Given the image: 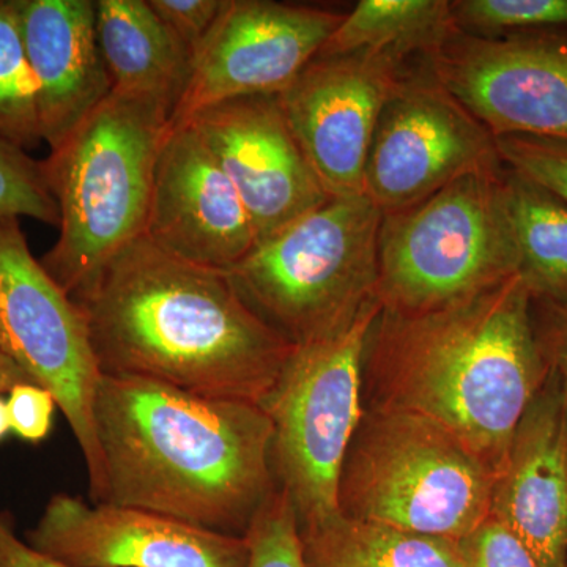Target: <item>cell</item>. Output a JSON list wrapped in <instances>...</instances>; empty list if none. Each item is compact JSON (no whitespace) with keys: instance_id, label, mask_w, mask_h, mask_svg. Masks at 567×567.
<instances>
[{"instance_id":"cell-17","label":"cell","mask_w":567,"mask_h":567,"mask_svg":"<svg viewBox=\"0 0 567 567\" xmlns=\"http://www.w3.org/2000/svg\"><path fill=\"white\" fill-rule=\"evenodd\" d=\"M491 517L516 535L540 567H566L567 435L561 394L550 374L517 425L492 491Z\"/></svg>"},{"instance_id":"cell-21","label":"cell","mask_w":567,"mask_h":567,"mask_svg":"<svg viewBox=\"0 0 567 567\" xmlns=\"http://www.w3.org/2000/svg\"><path fill=\"white\" fill-rule=\"evenodd\" d=\"M502 189L517 274L533 300L567 305V204L506 166Z\"/></svg>"},{"instance_id":"cell-8","label":"cell","mask_w":567,"mask_h":567,"mask_svg":"<svg viewBox=\"0 0 567 567\" xmlns=\"http://www.w3.org/2000/svg\"><path fill=\"white\" fill-rule=\"evenodd\" d=\"M380 311L372 301L339 333L295 346L260 404L274 424L276 483L292 499L300 527L339 514L342 464L364 415L365 346Z\"/></svg>"},{"instance_id":"cell-1","label":"cell","mask_w":567,"mask_h":567,"mask_svg":"<svg viewBox=\"0 0 567 567\" xmlns=\"http://www.w3.org/2000/svg\"><path fill=\"white\" fill-rule=\"evenodd\" d=\"M71 298L102 375L260 405L295 349L227 274L171 256L144 235Z\"/></svg>"},{"instance_id":"cell-3","label":"cell","mask_w":567,"mask_h":567,"mask_svg":"<svg viewBox=\"0 0 567 567\" xmlns=\"http://www.w3.org/2000/svg\"><path fill=\"white\" fill-rule=\"evenodd\" d=\"M522 276L423 312L380 311L369 331V409L416 413L445 427L495 481L522 416L546 383Z\"/></svg>"},{"instance_id":"cell-23","label":"cell","mask_w":567,"mask_h":567,"mask_svg":"<svg viewBox=\"0 0 567 567\" xmlns=\"http://www.w3.org/2000/svg\"><path fill=\"white\" fill-rule=\"evenodd\" d=\"M33 78L18 0H0V137L31 152L41 137Z\"/></svg>"},{"instance_id":"cell-31","label":"cell","mask_w":567,"mask_h":567,"mask_svg":"<svg viewBox=\"0 0 567 567\" xmlns=\"http://www.w3.org/2000/svg\"><path fill=\"white\" fill-rule=\"evenodd\" d=\"M11 434L22 442L39 445L50 436L54 423V395L35 383H22L7 394Z\"/></svg>"},{"instance_id":"cell-11","label":"cell","mask_w":567,"mask_h":567,"mask_svg":"<svg viewBox=\"0 0 567 567\" xmlns=\"http://www.w3.org/2000/svg\"><path fill=\"white\" fill-rule=\"evenodd\" d=\"M424 61L495 137L567 142V31L483 35L454 25Z\"/></svg>"},{"instance_id":"cell-26","label":"cell","mask_w":567,"mask_h":567,"mask_svg":"<svg viewBox=\"0 0 567 567\" xmlns=\"http://www.w3.org/2000/svg\"><path fill=\"white\" fill-rule=\"evenodd\" d=\"M245 537L246 567H306L297 511L279 486L259 507Z\"/></svg>"},{"instance_id":"cell-24","label":"cell","mask_w":567,"mask_h":567,"mask_svg":"<svg viewBox=\"0 0 567 567\" xmlns=\"http://www.w3.org/2000/svg\"><path fill=\"white\" fill-rule=\"evenodd\" d=\"M454 24L483 35L528 31H567V0H456Z\"/></svg>"},{"instance_id":"cell-4","label":"cell","mask_w":567,"mask_h":567,"mask_svg":"<svg viewBox=\"0 0 567 567\" xmlns=\"http://www.w3.org/2000/svg\"><path fill=\"white\" fill-rule=\"evenodd\" d=\"M169 121L151 100L111 92L43 159L61 223L40 262L70 297L144 235Z\"/></svg>"},{"instance_id":"cell-19","label":"cell","mask_w":567,"mask_h":567,"mask_svg":"<svg viewBox=\"0 0 567 567\" xmlns=\"http://www.w3.org/2000/svg\"><path fill=\"white\" fill-rule=\"evenodd\" d=\"M95 31L112 92L151 100L173 115L193 54L148 0H95Z\"/></svg>"},{"instance_id":"cell-20","label":"cell","mask_w":567,"mask_h":567,"mask_svg":"<svg viewBox=\"0 0 567 567\" xmlns=\"http://www.w3.org/2000/svg\"><path fill=\"white\" fill-rule=\"evenodd\" d=\"M300 537L306 567H464L457 540L341 513L300 527Z\"/></svg>"},{"instance_id":"cell-32","label":"cell","mask_w":567,"mask_h":567,"mask_svg":"<svg viewBox=\"0 0 567 567\" xmlns=\"http://www.w3.org/2000/svg\"><path fill=\"white\" fill-rule=\"evenodd\" d=\"M0 567H69L33 550L14 533L9 514L0 513Z\"/></svg>"},{"instance_id":"cell-33","label":"cell","mask_w":567,"mask_h":567,"mask_svg":"<svg viewBox=\"0 0 567 567\" xmlns=\"http://www.w3.org/2000/svg\"><path fill=\"white\" fill-rule=\"evenodd\" d=\"M33 383L20 365L14 364L6 354L0 353V394L7 395L14 386Z\"/></svg>"},{"instance_id":"cell-34","label":"cell","mask_w":567,"mask_h":567,"mask_svg":"<svg viewBox=\"0 0 567 567\" xmlns=\"http://www.w3.org/2000/svg\"><path fill=\"white\" fill-rule=\"evenodd\" d=\"M11 432L9 405L6 395L0 394V442L9 436Z\"/></svg>"},{"instance_id":"cell-6","label":"cell","mask_w":567,"mask_h":567,"mask_svg":"<svg viewBox=\"0 0 567 567\" xmlns=\"http://www.w3.org/2000/svg\"><path fill=\"white\" fill-rule=\"evenodd\" d=\"M495 476L445 427L364 409L339 477L342 516L461 540L491 516Z\"/></svg>"},{"instance_id":"cell-2","label":"cell","mask_w":567,"mask_h":567,"mask_svg":"<svg viewBox=\"0 0 567 567\" xmlns=\"http://www.w3.org/2000/svg\"><path fill=\"white\" fill-rule=\"evenodd\" d=\"M93 423L103 465L96 503L140 507L244 537L278 483L262 406L102 375Z\"/></svg>"},{"instance_id":"cell-12","label":"cell","mask_w":567,"mask_h":567,"mask_svg":"<svg viewBox=\"0 0 567 567\" xmlns=\"http://www.w3.org/2000/svg\"><path fill=\"white\" fill-rule=\"evenodd\" d=\"M346 13L271 0H226L171 115V128L241 96L281 93L322 50Z\"/></svg>"},{"instance_id":"cell-7","label":"cell","mask_w":567,"mask_h":567,"mask_svg":"<svg viewBox=\"0 0 567 567\" xmlns=\"http://www.w3.org/2000/svg\"><path fill=\"white\" fill-rule=\"evenodd\" d=\"M502 169L466 175L427 199L383 215L377 300L383 311L423 315L517 274Z\"/></svg>"},{"instance_id":"cell-27","label":"cell","mask_w":567,"mask_h":567,"mask_svg":"<svg viewBox=\"0 0 567 567\" xmlns=\"http://www.w3.org/2000/svg\"><path fill=\"white\" fill-rule=\"evenodd\" d=\"M495 145L507 169L567 204V142L509 134L495 137Z\"/></svg>"},{"instance_id":"cell-18","label":"cell","mask_w":567,"mask_h":567,"mask_svg":"<svg viewBox=\"0 0 567 567\" xmlns=\"http://www.w3.org/2000/svg\"><path fill=\"white\" fill-rule=\"evenodd\" d=\"M41 137L50 151L111 95L93 0H18Z\"/></svg>"},{"instance_id":"cell-5","label":"cell","mask_w":567,"mask_h":567,"mask_svg":"<svg viewBox=\"0 0 567 567\" xmlns=\"http://www.w3.org/2000/svg\"><path fill=\"white\" fill-rule=\"evenodd\" d=\"M383 213L365 194L330 197L227 274L292 346L344 330L377 300Z\"/></svg>"},{"instance_id":"cell-35","label":"cell","mask_w":567,"mask_h":567,"mask_svg":"<svg viewBox=\"0 0 567 567\" xmlns=\"http://www.w3.org/2000/svg\"><path fill=\"white\" fill-rule=\"evenodd\" d=\"M566 567H567V565H566Z\"/></svg>"},{"instance_id":"cell-22","label":"cell","mask_w":567,"mask_h":567,"mask_svg":"<svg viewBox=\"0 0 567 567\" xmlns=\"http://www.w3.org/2000/svg\"><path fill=\"white\" fill-rule=\"evenodd\" d=\"M454 25L447 0H361L317 58L369 52L406 63L427 58Z\"/></svg>"},{"instance_id":"cell-29","label":"cell","mask_w":567,"mask_h":567,"mask_svg":"<svg viewBox=\"0 0 567 567\" xmlns=\"http://www.w3.org/2000/svg\"><path fill=\"white\" fill-rule=\"evenodd\" d=\"M533 323L548 374L558 383L567 435V305L533 300Z\"/></svg>"},{"instance_id":"cell-15","label":"cell","mask_w":567,"mask_h":567,"mask_svg":"<svg viewBox=\"0 0 567 567\" xmlns=\"http://www.w3.org/2000/svg\"><path fill=\"white\" fill-rule=\"evenodd\" d=\"M185 125L199 134L234 183L259 244L330 199L295 140L278 93L215 104Z\"/></svg>"},{"instance_id":"cell-10","label":"cell","mask_w":567,"mask_h":567,"mask_svg":"<svg viewBox=\"0 0 567 567\" xmlns=\"http://www.w3.org/2000/svg\"><path fill=\"white\" fill-rule=\"evenodd\" d=\"M502 167L494 134L447 93L423 61L406 69L380 114L364 194L390 215L466 175Z\"/></svg>"},{"instance_id":"cell-30","label":"cell","mask_w":567,"mask_h":567,"mask_svg":"<svg viewBox=\"0 0 567 567\" xmlns=\"http://www.w3.org/2000/svg\"><path fill=\"white\" fill-rule=\"evenodd\" d=\"M148 3L194 55L212 32L226 0H148Z\"/></svg>"},{"instance_id":"cell-14","label":"cell","mask_w":567,"mask_h":567,"mask_svg":"<svg viewBox=\"0 0 567 567\" xmlns=\"http://www.w3.org/2000/svg\"><path fill=\"white\" fill-rule=\"evenodd\" d=\"M25 543L69 567H246V537L140 507L52 495Z\"/></svg>"},{"instance_id":"cell-13","label":"cell","mask_w":567,"mask_h":567,"mask_svg":"<svg viewBox=\"0 0 567 567\" xmlns=\"http://www.w3.org/2000/svg\"><path fill=\"white\" fill-rule=\"evenodd\" d=\"M406 69L369 52L316 58L278 93L295 140L328 196L364 194L377 123Z\"/></svg>"},{"instance_id":"cell-16","label":"cell","mask_w":567,"mask_h":567,"mask_svg":"<svg viewBox=\"0 0 567 567\" xmlns=\"http://www.w3.org/2000/svg\"><path fill=\"white\" fill-rule=\"evenodd\" d=\"M144 237L185 262L229 274L259 240L240 194L192 126L164 142Z\"/></svg>"},{"instance_id":"cell-25","label":"cell","mask_w":567,"mask_h":567,"mask_svg":"<svg viewBox=\"0 0 567 567\" xmlns=\"http://www.w3.org/2000/svg\"><path fill=\"white\" fill-rule=\"evenodd\" d=\"M9 218H31L52 227L61 223L43 162L0 137V219Z\"/></svg>"},{"instance_id":"cell-28","label":"cell","mask_w":567,"mask_h":567,"mask_svg":"<svg viewBox=\"0 0 567 567\" xmlns=\"http://www.w3.org/2000/svg\"><path fill=\"white\" fill-rule=\"evenodd\" d=\"M457 543L464 567H540L527 546L491 516Z\"/></svg>"},{"instance_id":"cell-9","label":"cell","mask_w":567,"mask_h":567,"mask_svg":"<svg viewBox=\"0 0 567 567\" xmlns=\"http://www.w3.org/2000/svg\"><path fill=\"white\" fill-rule=\"evenodd\" d=\"M0 353L54 395L87 466L91 502L103 487L93 399L102 372L80 306L29 248L21 219H0Z\"/></svg>"}]
</instances>
